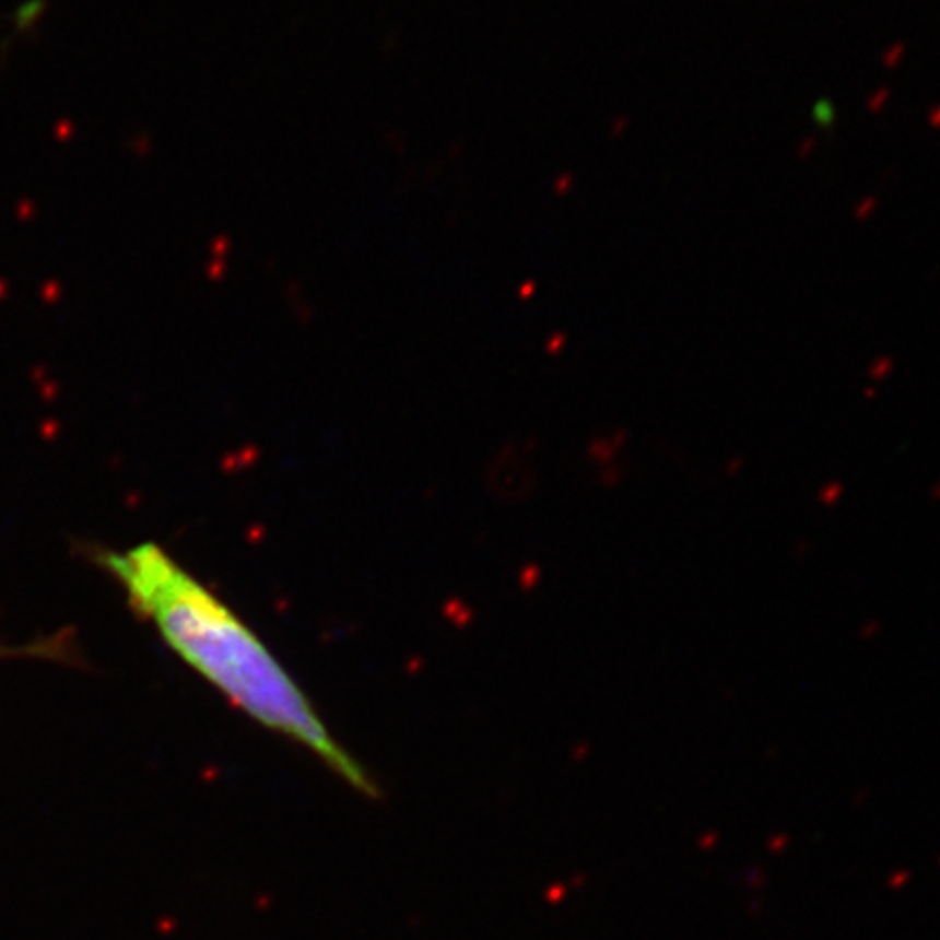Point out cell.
<instances>
[{
	"label": "cell",
	"mask_w": 940,
	"mask_h": 940,
	"mask_svg": "<svg viewBox=\"0 0 940 940\" xmlns=\"http://www.w3.org/2000/svg\"><path fill=\"white\" fill-rule=\"evenodd\" d=\"M129 606L162 641L235 707L270 731L298 742L357 792L379 799L368 771L331 736L283 665L259 636L166 549L142 542L96 553Z\"/></svg>",
	"instance_id": "6da1fadb"
},
{
	"label": "cell",
	"mask_w": 940,
	"mask_h": 940,
	"mask_svg": "<svg viewBox=\"0 0 940 940\" xmlns=\"http://www.w3.org/2000/svg\"><path fill=\"white\" fill-rule=\"evenodd\" d=\"M20 658L77 665L81 656L70 632H59L48 638H37L20 645L0 638V660H20Z\"/></svg>",
	"instance_id": "7a4b0ae2"
}]
</instances>
